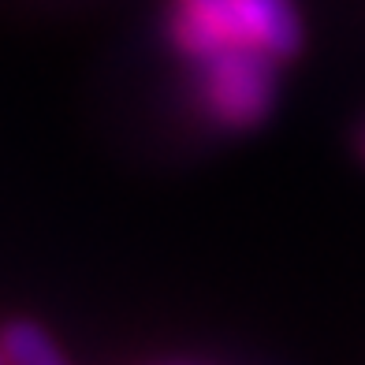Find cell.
<instances>
[{
    "label": "cell",
    "mask_w": 365,
    "mask_h": 365,
    "mask_svg": "<svg viewBox=\"0 0 365 365\" xmlns=\"http://www.w3.org/2000/svg\"><path fill=\"white\" fill-rule=\"evenodd\" d=\"M217 56V112L227 123H254L264 115L272 97V78L264 71V56L257 45H227Z\"/></svg>",
    "instance_id": "obj_1"
},
{
    "label": "cell",
    "mask_w": 365,
    "mask_h": 365,
    "mask_svg": "<svg viewBox=\"0 0 365 365\" xmlns=\"http://www.w3.org/2000/svg\"><path fill=\"white\" fill-rule=\"evenodd\" d=\"M179 4H182L175 23L179 45L209 56L227 45H254L242 0H179Z\"/></svg>",
    "instance_id": "obj_2"
},
{
    "label": "cell",
    "mask_w": 365,
    "mask_h": 365,
    "mask_svg": "<svg viewBox=\"0 0 365 365\" xmlns=\"http://www.w3.org/2000/svg\"><path fill=\"white\" fill-rule=\"evenodd\" d=\"M250 41L272 60H291L302 53V19L291 0H242Z\"/></svg>",
    "instance_id": "obj_3"
},
{
    "label": "cell",
    "mask_w": 365,
    "mask_h": 365,
    "mask_svg": "<svg viewBox=\"0 0 365 365\" xmlns=\"http://www.w3.org/2000/svg\"><path fill=\"white\" fill-rule=\"evenodd\" d=\"M0 346L8 354V365H71L60 354L56 339L38 324V321H8L0 328Z\"/></svg>",
    "instance_id": "obj_4"
},
{
    "label": "cell",
    "mask_w": 365,
    "mask_h": 365,
    "mask_svg": "<svg viewBox=\"0 0 365 365\" xmlns=\"http://www.w3.org/2000/svg\"><path fill=\"white\" fill-rule=\"evenodd\" d=\"M0 365H8V354H4V346H0Z\"/></svg>",
    "instance_id": "obj_5"
},
{
    "label": "cell",
    "mask_w": 365,
    "mask_h": 365,
    "mask_svg": "<svg viewBox=\"0 0 365 365\" xmlns=\"http://www.w3.org/2000/svg\"><path fill=\"white\" fill-rule=\"evenodd\" d=\"M361 157H365V130H361Z\"/></svg>",
    "instance_id": "obj_6"
}]
</instances>
